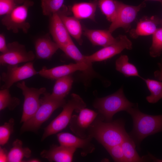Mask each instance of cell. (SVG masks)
I'll return each mask as SVG.
<instances>
[{"label":"cell","instance_id":"cell-1","mask_svg":"<svg viewBox=\"0 0 162 162\" xmlns=\"http://www.w3.org/2000/svg\"><path fill=\"white\" fill-rule=\"evenodd\" d=\"M128 134L126 131L123 120L104 121L99 114L88 132V135L95 138L106 149L121 144Z\"/></svg>","mask_w":162,"mask_h":162},{"label":"cell","instance_id":"cell-2","mask_svg":"<svg viewBox=\"0 0 162 162\" xmlns=\"http://www.w3.org/2000/svg\"><path fill=\"white\" fill-rule=\"evenodd\" d=\"M135 106L126 112L130 115L133 122V129L129 134L139 150L140 144L145 138L162 132V115L145 114L139 110L137 105Z\"/></svg>","mask_w":162,"mask_h":162},{"label":"cell","instance_id":"cell-3","mask_svg":"<svg viewBox=\"0 0 162 162\" xmlns=\"http://www.w3.org/2000/svg\"><path fill=\"white\" fill-rule=\"evenodd\" d=\"M134 106L125 96L122 87L111 94L97 99L93 105L99 115L104 121L107 122L112 121L116 113L121 111L126 112Z\"/></svg>","mask_w":162,"mask_h":162},{"label":"cell","instance_id":"cell-4","mask_svg":"<svg viewBox=\"0 0 162 162\" xmlns=\"http://www.w3.org/2000/svg\"><path fill=\"white\" fill-rule=\"evenodd\" d=\"M40 99V105L34 115L23 123L21 128L22 132L37 131L42 124L47 120L54 111L62 107L65 104L64 99H58L52 97L46 92Z\"/></svg>","mask_w":162,"mask_h":162},{"label":"cell","instance_id":"cell-5","mask_svg":"<svg viewBox=\"0 0 162 162\" xmlns=\"http://www.w3.org/2000/svg\"><path fill=\"white\" fill-rule=\"evenodd\" d=\"M86 106V104L79 95L72 94L70 99L62 106V112L45 128L42 140L64 129L69 124L74 111L78 113Z\"/></svg>","mask_w":162,"mask_h":162},{"label":"cell","instance_id":"cell-6","mask_svg":"<svg viewBox=\"0 0 162 162\" xmlns=\"http://www.w3.org/2000/svg\"><path fill=\"white\" fill-rule=\"evenodd\" d=\"M33 2L27 1L22 5L17 6L10 13L1 20L2 24L8 30L15 33L21 30L25 33H28L30 25L27 21L28 10L33 4Z\"/></svg>","mask_w":162,"mask_h":162},{"label":"cell","instance_id":"cell-7","mask_svg":"<svg viewBox=\"0 0 162 162\" xmlns=\"http://www.w3.org/2000/svg\"><path fill=\"white\" fill-rule=\"evenodd\" d=\"M16 86L20 89L24 96L23 111L20 122L23 123L32 117L40 105V96L46 92L45 87L37 88L27 86L24 81L18 82Z\"/></svg>","mask_w":162,"mask_h":162},{"label":"cell","instance_id":"cell-8","mask_svg":"<svg viewBox=\"0 0 162 162\" xmlns=\"http://www.w3.org/2000/svg\"><path fill=\"white\" fill-rule=\"evenodd\" d=\"M38 74L32 62L20 66L18 64L8 65L6 71L2 73L1 76V80L4 83L1 89H9L15 83Z\"/></svg>","mask_w":162,"mask_h":162},{"label":"cell","instance_id":"cell-9","mask_svg":"<svg viewBox=\"0 0 162 162\" xmlns=\"http://www.w3.org/2000/svg\"><path fill=\"white\" fill-rule=\"evenodd\" d=\"M7 46V52L0 56V63L2 65H17L31 62L35 57L32 51H27L25 46L18 42L9 43Z\"/></svg>","mask_w":162,"mask_h":162},{"label":"cell","instance_id":"cell-10","mask_svg":"<svg viewBox=\"0 0 162 162\" xmlns=\"http://www.w3.org/2000/svg\"><path fill=\"white\" fill-rule=\"evenodd\" d=\"M144 2L136 6L130 5L119 1L118 9L115 20L111 23L108 30L111 33L119 28L129 31L131 23L136 18L138 12L146 6Z\"/></svg>","mask_w":162,"mask_h":162},{"label":"cell","instance_id":"cell-11","mask_svg":"<svg viewBox=\"0 0 162 162\" xmlns=\"http://www.w3.org/2000/svg\"><path fill=\"white\" fill-rule=\"evenodd\" d=\"M116 38V41L113 44L104 47L90 55L85 56L87 61L92 63L105 60L120 53L125 49H132V43L126 35H119Z\"/></svg>","mask_w":162,"mask_h":162},{"label":"cell","instance_id":"cell-12","mask_svg":"<svg viewBox=\"0 0 162 162\" xmlns=\"http://www.w3.org/2000/svg\"><path fill=\"white\" fill-rule=\"evenodd\" d=\"M98 114V112L86 107L82 109L78 115L72 116L69 124L70 130L78 136L86 137L89 127Z\"/></svg>","mask_w":162,"mask_h":162},{"label":"cell","instance_id":"cell-13","mask_svg":"<svg viewBox=\"0 0 162 162\" xmlns=\"http://www.w3.org/2000/svg\"><path fill=\"white\" fill-rule=\"evenodd\" d=\"M77 71H82L87 74H91L93 71L92 66L83 62H76L56 66L48 69L44 67L38 72L40 76L51 80H56L61 77L71 74Z\"/></svg>","mask_w":162,"mask_h":162},{"label":"cell","instance_id":"cell-14","mask_svg":"<svg viewBox=\"0 0 162 162\" xmlns=\"http://www.w3.org/2000/svg\"><path fill=\"white\" fill-rule=\"evenodd\" d=\"M57 138L60 145L81 149V154L83 156L92 153L95 149L91 142L93 138L89 135L83 138L70 133L62 132L57 134Z\"/></svg>","mask_w":162,"mask_h":162},{"label":"cell","instance_id":"cell-15","mask_svg":"<svg viewBox=\"0 0 162 162\" xmlns=\"http://www.w3.org/2000/svg\"><path fill=\"white\" fill-rule=\"evenodd\" d=\"M50 17V33L60 48L67 44L72 39L58 14H54Z\"/></svg>","mask_w":162,"mask_h":162},{"label":"cell","instance_id":"cell-16","mask_svg":"<svg viewBox=\"0 0 162 162\" xmlns=\"http://www.w3.org/2000/svg\"><path fill=\"white\" fill-rule=\"evenodd\" d=\"M77 149L60 145H53L48 150H44L40 153L41 156L50 162H71Z\"/></svg>","mask_w":162,"mask_h":162},{"label":"cell","instance_id":"cell-17","mask_svg":"<svg viewBox=\"0 0 162 162\" xmlns=\"http://www.w3.org/2000/svg\"><path fill=\"white\" fill-rule=\"evenodd\" d=\"M68 8L64 5L57 13L64 24L70 35L74 38L79 44H82V29L79 20L74 16H69L66 13Z\"/></svg>","mask_w":162,"mask_h":162},{"label":"cell","instance_id":"cell-18","mask_svg":"<svg viewBox=\"0 0 162 162\" xmlns=\"http://www.w3.org/2000/svg\"><path fill=\"white\" fill-rule=\"evenodd\" d=\"M162 20L155 16L143 17L138 22L136 28L130 31V35L131 38H136L140 36L153 34L158 28V25H161Z\"/></svg>","mask_w":162,"mask_h":162},{"label":"cell","instance_id":"cell-19","mask_svg":"<svg viewBox=\"0 0 162 162\" xmlns=\"http://www.w3.org/2000/svg\"><path fill=\"white\" fill-rule=\"evenodd\" d=\"M34 46L36 56L39 59L50 58L59 49L58 45L47 35L38 39Z\"/></svg>","mask_w":162,"mask_h":162},{"label":"cell","instance_id":"cell-20","mask_svg":"<svg viewBox=\"0 0 162 162\" xmlns=\"http://www.w3.org/2000/svg\"><path fill=\"white\" fill-rule=\"evenodd\" d=\"M83 34L95 46L106 47L114 43L117 38H114L109 30L90 29L85 28Z\"/></svg>","mask_w":162,"mask_h":162},{"label":"cell","instance_id":"cell-21","mask_svg":"<svg viewBox=\"0 0 162 162\" xmlns=\"http://www.w3.org/2000/svg\"><path fill=\"white\" fill-rule=\"evenodd\" d=\"M98 1L93 0L74 4L71 8L74 16L79 20L89 19L94 21Z\"/></svg>","mask_w":162,"mask_h":162},{"label":"cell","instance_id":"cell-22","mask_svg":"<svg viewBox=\"0 0 162 162\" xmlns=\"http://www.w3.org/2000/svg\"><path fill=\"white\" fill-rule=\"evenodd\" d=\"M73 82L71 75L56 80L51 96L56 98L64 99L69 93Z\"/></svg>","mask_w":162,"mask_h":162},{"label":"cell","instance_id":"cell-23","mask_svg":"<svg viewBox=\"0 0 162 162\" xmlns=\"http://www.w3.org/2000/svg\"><path fill=\"white\" fill-rule=\"evenodd\" d=\"M22 142L18 139H16L12 144V147L8 153V162H23L24 158H29L31 151L28 147H23Z\"/></svg>","mask_w":162,"mask_h":162},{"label":"cell","instance_id":"cell-24","mask_svg":"<svg viewBox=\"0 0 162 162\" xmlns=\"http://www.w3.org/2000/svg\"><path fill=\"white\" fill-rule=\"evenodd\" d=\"M126 162H141L148 161L141 157L137 152L136 145L129 134L121 144Z\"/></svg>","mask_w":162,"mask_h":162},{"label":"cell","instance_id":"cell-25","mask_svg":"<svg viewBox=\"0 0 162 162\" xmlns=\"http://www.w3.org/2000/svg\"><path fill=\"white\" fill-rule=\"evenodd\" d=\"M128 60L129 58L127 55H121L116 61V70L126 77L138 76L143 79V78L139 75L136 66L130 63Z\"/></svg>","mask_w":162,"mask_h":162},{"label":"cell","instance_id":"cell-26","mask_svg":"<svg viewBox=\"0 0 162 162\" xmlns=\"http://www.w3.org/2000/svg\"><path fill=\"white\" fill-rule=\"evenodd\" d=\"M119 1L116 0H98V6L109 21L115 20L118 11Z\"/></svg>","mask_w":162,"mask_h":162},{"label":"cell","instance_id":"cell-27","mask_svg":"<svg viewBox=\"0 0 162 162\" xmlns=\"http://www.w3.org/2000/svg\"><path fill=\"white\" fill-rule=\"evenodd\" d=\"M143 80L150 92V94L146 97L147 100L150 103H156L162 98V82L149 79Z\"/></svg>","mask_w":162,"mask_h":162},{"label":"cell","instance_id":"cell-28","mask_svg":"<svg viewBox=\"0 0 162 162\" xmlns=\"http://www.w3.org/2000/svg\"><path fill=\"white\" fill-rule=\"evenodd\" d=\"M68 57L75 61L76 62H83L92 66V63L87 61L85 56L83 55L76 46L72 40L67 44L59 48Z\"/></svg>","mask_w":162,"mask_h":162},{"label":"cell","instance_id":"cell-29","mask_svg":"<svg viewBox=\"0 0 162 162\" xmlns=\"http://www.w3.org/2000/svg\"><path fill=\"white\" fill-rule=\"evenodd\" d=\"M20 100L17 98L12 97L9 89H1L0 91V110L8 108L10 110H14L18 106Z\"/></svg>","mask_w":162,"mask_h":162},{"label":"cell","instance_id":"cell-30","mask_svg":"<svg viewBox=\"0 0 162 162\" xmlns=\"http://www.w3.org/2000/svg\"><path fill=\"white\" fill-rule=\"evenodd\" d=\"M64 0H41L42 14L45 16H51L57 13L63 6Z\"/></svg>","mask_w":162,"mask_h":162},{"label":"cell","instance_id":"cell-31","mask_svg":"<svg viewBox=\"0 0 162 162\" xmlns=\"http://www.w3.org/2000/svg\"><path fill=\"white\" fill-rule=\"evenodd\" d=\"M152 44L149 50L151 56H159L162 52V27L158 28L152 34Z\"/></svg>","mask_w":162,"mask_h":162},{"label":"cell","instance_id":"cell-32","mask_svg":"<svg viewBox=\"0 0 162 162\" xmlns=\"http://www.w3.org/2000/svg\"><path fill=\"white\" fill-rule=\"evenodd\" d=\"M14 119L10 118L7 122L0 127V145L3 146L8 141L14 130Z\"/></svg>","mask_w":162,"mask_h":162},{"label":"cell","instance_id":"cell-33","mask_svg":"<svg viewBox=\"0 0 162 162\" xmlns=\"http://www.w3.org/2000/svg\"><path fill=\"white\" fill-rule=\"evenodd\" d=\"M115 162H126L121 144L106 149Z\"/></svg>","mask_w":162,"mask_h":162},{"label":"cell","instance_id":"cell-34","mask_svg":"<svg viewBox=\"0 0 162 162\" xmlns=\"http://www.w3.org/2000/svg\"><path fill=\"white\" fill-rule=\"evenodd\" d=\"M17 6L14 0H0V15L10 13Z\"/></svg>","mask_w":162,"mask_h":162},{"label":"cell","instance_id":"cell-35","mask_svg":"<svg viewBox=\"0 0 162 162\" xmlns=\"http://www.w3.org/2000/svg\"><path fill=\"white\" fill-rule=\"evenodd\" d=\"M8 50L5 37L3 34L1 33L0 34V51L1 54H2L7 52Z\"/></svg>","mask_w":162,"mask_h":162},{"label":"cell","instance_id":"cell-36","mask_svg":"<svg viewBox=\"0 0 162 162\" xmlns=\"http://www.w3.org/2000/svg\"><path fill=\"white\" fill-rule=\"evenodd\" d=\"M159 69L154 73V77L160 81H162V59L160 62L158 64Z\"/></svg>","mask_w":162,"mask_h":162},{"label":"cell","instance_id":"cell-37","mask_svg":"<svg viewBox=\"0 0 162 162\" xmlns=\"http://www.w3.org/2000/svg\"><path fill=\"white\" fill-rule=\"evenodd\" d=\"M8 154L6 150L0 147V162H8Z\"/></svg>","mask_w":162,"mask_h":162},{"label":"cell","instance_id":"cell-38","mask_svg":"<svg viewBox=\"0 0 162 162\" xmlns=\"http://www.w3.org/2000/svg\"><path fill=\"white\" fill-rule=\"evenodd\" d=\"M148 158H149L150 160H152L154 161L162 162V160L156 158L149 153H148Z\"/></svg>","mask_w":162,"mask_h":162},{"label":"cell","instance_id":"cell-39","mask_svg":"<svg viewBox=\"0 0 162 162\" xmlns=\"http://www.w3.org/2000/svg\"><path fill=\"white\" fill-rule=\"evenodd\" d=\"M29 0H14L17 4H22L25 2Z\"/></svg>","mask_w":162,"mask_h":162},{"label":"cell","instance_id":"cell-40","mask_svg":"<svg viewBox=\"0 0 162 162\" xmlns=\"http://www.w3.org/2000/svg\"><path fill=\"white\" fill-rule=\"evenodd\" d=\"M27 161L28 162H39L40 161L38 159L32 158L28 160Z\"/></svg>","mask_w":162,"mask_h":162},{"label":"cell","instance_id":"cell-41","mask_svg":"<svg viewBox=\"0 0 162 162\" xmlns=\"http://www.w3.org/2000/svg\"><path fill=\"white\" fill-rule=\"evenodd\" d=\"M148 0H153L159 2L161 3V4L162 6V0H145V1H147Z\"/></svg>","mask_w":162,"mask_h":162},{"label":"cell","instance_id":"cell-42","mask_svg":"<svg viewBox=\"0 0 162 162\" xmlns=\"http://www.w3.org/2000/svg\"><path fill=\"white\" fill-rule=\"evenodd\" d=\"M161 26H162V22L161 23Z\"/></svg>","mask_w":162,"mask_h":162}]
</instances>
